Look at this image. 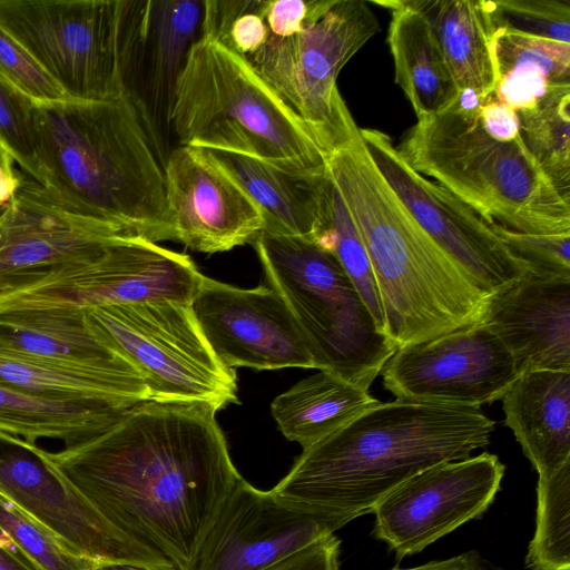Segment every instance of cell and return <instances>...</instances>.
Listing matches in <instances>:
<instances>
[{
    "label": "cell",
    "instance_id": "obj_1",
    "mask_svg": "<svg viewBox=\"0 0 570 570\" xmlns=\"http://www.w3.org/2000/svg\"><path fill=\"white\" fill-rule=\"evenodd\" d=\"M215 414L144 401L91 440L46 454L115 528L188 570L242 479Z\"/></svg>",
    "mask_w": 570,
    "mask_h": 570
},
{
    "label": "cell",
    "instance_id": "obj_2",
    "mask_svg": "<svg viewBox=\"0 0 570 570\" xmlns=\"http://www.w3.org/2000/svg\"><path fill=\"white\" fill-rule=\"evenodd\" d=\"M493 430L480 407L379 402L304 449L272 492L283 505L347 524L420 471L488 446Z\"/></svg>",
    "mask_w": 570,
    "mask_h": 570
},
{
    "label": "cell",
    "instance_id": "obj_3",
    "mask_svg": "<svg viewBox=\"0 0 570 570\" xmlns=\"http://www.w3.org/2000/svg\"><path fill=\"white\" fill-rule=\"evenodd\" d=\"M326 169L365 246L396 348L480 320L488 296L429 236L380 173L348 107Z\"/></svg>",
    "mask_w": 570,
    "mask_h": 570
},
{
    "label": "cell",
    "instance_id": "obj_4",
    "mask_svg": "<svg viewBox=\"0 0 570 570\" xmlns=\"http://www.w3.org/2000/svg\"><path fill=\"white\" fill-rule=\"evenodd\" d=\"M48 187L154 243L175 240L164 156L128 92L35 104Z\"/></svg>",
    "mask_w": 570,
    "mask_h": 570
},
{
    "label": "cell",
    "instance_id": "obj_5",
    "mask_svg": "<svg viewBox=\"0 0 570 570\" xmlns=\"http://www.w3.org/2000/svg\"><path fill=\"white\" fill-rule=\"evenodd\" d=\"M168 121L179 146L240 154L298 175L327 173L306 124L253 65L208 36L188 51Z\"/></svg>",
    "mask_w": 570,
    "mask_h": 570
},
{
    "label": "cell",
    "instance_id": "obj_6",
    "mask_svg": "<svg viewBox=\"0 0 570 570\" xmlns=\"http://www.w3.org/2000/svg\"><path fill=\"white\" fill-rule=\"evenodd\" d=\"M396 147L406 164L431 177L489 223L528 234L570 233V202L524 147L482 127L480 112L453 105L417 119Z\"/></svg>",
    "mask_w": 570,
    "mask_h": 570
},
{
    "label": "cell",
    "instance_id": "obj_7",
    "mask_svg": "<svg viewBox=\"0 0 570 570\" xmlns=\"http://www.w3.org/2000/svg\"><path fill=\"white\" fill-rule=\"evenodd\" d=\"M252 244L267 284L306 338L316 370L368 390L397 348L334 255L311 238L265 230Z\"/></svg>",
    "mask_w": 570,
    "mask_h": 570
},
{
    "label": "cell",
    "instance_id": "obj_8",
    "mask_svg": "<svg viewBox=\"0 0 570 570\" xmlns=\"http://www.w3.org/2000/svg\"><path fill=\"white\" fill-rule=\"evenodd\" d=\"M128 0H0V29L76 100L122 96Z\"/></svg>",
    "mask_w": 570,
    "mask_h": 570
},
{
    "label": "cell",
    "instance_id": "obj_9",
    "mask_svg": "<svg viewBox=\"0 0 570 570\" xmlns=\"http://www.w3.org/2000/svg\"><path fill=\"white\" fill-rule=\"evenodd\" d=\"M87 311L140 373L149 401L204 404L216 412L239 402L235 371L214 353L191 304L148 301Z\"/></svg>",
    "mask_w": 570,
    "mask_h": 570
},
{
    "label": "cell",
    "instance_id": "obj_10",
    "mask_svg": "<svg viewBox=\"0 0 570 570\" xmlns=\"http://www.w3.org/2000/svg\"><path fill=\"white\" fill-rule=\"evenodd\" d=\"M379 31L367 1L314 0L298 32L287 38L267 36L247 61L306 124L325 154L345 104L336 83L338 73Z\"/></svg>",
    "mask_w": 570,
    "mask_h": 570
},
{
    "label": "cell",
    "instance_id": "obj_11",
    "mask_svg": "<svg viewBox=\"0 0 570 570\" xmlns=\"http://www.w3.org/2000/svg\"><path fill=\"white\" fill-rule=\"evenodd\" d=\"M203 277L189 256L127 236L89 259L0 295V308L87 309L148 301L191 304Z\"/></svg>",
    "mask_w": 570,
    "mask_h": 570
},
{
    "label": "cell",
    "instance_id": "obj_12",
    "mask_svg": "<svg viewBox=\"0 0 570 570\" xmlns=\"http://www.w3.org/2000/svg\"><path fill=\"white\" fill-rule=\"evenodd\" d=\"M0 495L56 534L76 554L100 563L176 570L106 520L50 462L46 451L0 431Z\"/></svg>",
    "mask_w": 570,
    "mask_h": 570
},
{
    "label": "cell",
    "instance_id": "obj_13",
    "mask_svg": "<svg viewBox=\"0 0 570 570\" xmlns=\"http://www.w3.org/2000/svg\"><path fill=\"white\" fill-rule=\"evenodd\" d=\"M127 236L134 235L22 174L16 194L0 205V295Z\"/></svg>",
    "mask_w": 570,
    "mask_h": 570
},
{
    "label": "cell",
    "instance_id": "obj_14",
    "mask_svg": "<svg viewBox=\"0 0 570 570\" xmlns=\"http://www.w3.org/2000/svg\"><path fill=\"white\" fill-rule=\"evenodd\" d=\"M361 136L380 173L416 222L488 297L530 272L493 223L412 169L385 132L361 128Z\"/></svg>",
    "mask_w": 570,
    "mask_h": 570
},
{
    "label": "cell",
    "instance_id": "obj_15",
    "mask_svg": "<svg viewBox=\"0 0 570 570\" xmlns=\"http://www.w3.org/2000/svg\"><path fill=\"white\" fill-rule=\"evenodd\" d=\"M504 471L500 459L489 452L426 468L375 504L373 535L397 559L421 552L481 517L494 501Z\"/></svg>",
    "mask_w": 570,
    "mask_h": 570
},
{
    "label": "cell",
    "instance_id": "obj_16",
    "mask_svg": "<svg viewBox=\"0 0 570 570\" xmlns=\"http://www.w3.org/2000/svg\"><path fill=\"white\" fill-rule=\"evenodd\" d=\"M380 375L395 399L480 407L501 400L519 371L508 348L478 321L397 348Z\"/></svg>",
    "mask_w": 570,
    "mask_h": 570
},
{
    "label": "cell",
    "instance_id": "obj_17",
    "mask_svg": "<svg viewBox=\"0 0 570 570\" xmlns=\"http://www.w3.org/2000/svg\"><path fill=\"white\" fill-rule=\"evenodd\" d=\"M191 308L214 353L229 368H316L295 318L268 284L240 288L204 275Z\"/></svg>",
    "mask_w": 570,
    "mask_h": 570
},
{
    "label": "cell",
    "instance_id": "obj_18",
    "mask_svg": "<svg viewBox=\"0 0 570 570\" xmlns=\"http://www.w3.org/2000/svg\"><path fill=\"white\" fill-rule=\"evenodd\" d=\"M345 524L283 505L272 490H258L242 478L188 570H264Z\"/></svg>",
    "mask_w": 570,
    "mask_h": 570
},
{
    "label": "cell",
    "instance_id": "obj_19",
    "mask_svg": "<svg viewBox=\"0 0 570 570\" xmlns=\"http://www.w3.org/2000/svg\"><path fill=\"white\" fill-rule=\"evenodd\" d=\"M164 179L175 242L215 254L252 244L264 229L259 208L207 150L178 145Z\"/></svg>",
    "mask_w": 570,
    "mask_h": 570
},
{
    "label": "cell",
    "instance_id": "obj_20",
    "mask_svg": "<svg viewBox=\"0 0 570 570\" xmlns=\"http://www.w3.org/2000/svg\"><path fill=\"white\" fill-rule=\"evenodd\" d=\"M203 17L202 0L129 1L126 90L160 151V130L169 128L174 88L189 49L200 37Z\"/></svg>",
    "mask_w": 570,
    "mask_h": 570
},
{
    "label": "cell",
    "instance_id": "obj_21",
    "mask_svg": "<svg viewBox=\"0 0 570 570\" xmlns=\"http://www.w3.org/2000/svg\"><path fill=\"white\" fill-rule=\"evenodd\" d=\"M479 322L508 348L519 375L570 372V277L529 272L489 296Z\"/></svg>",
    "mask_w": 570,
    "mask_h": 570
},
{
    "label": "cell",
    "instance_id": "obj_22",
    "mask_svg": "<svg viewBox=\"0 0 570 570\" xmlns=\"http://www.w3.org/2000/svg\"><path fill=\"white\" fill-rule=\"evenodd\" d=\"M0 353L142 379L83 308H0Z\"/></svg>",
    "mask_w": 570,
    "mask_h": 570
},
{
    "label": "cell",
    "instance_id": "obj_23",
    "mask_svg": "<svg viewBox=\"0 0 570 570\" xmlns=\"http://www.w3.org/2000/svg\"><path fill=\"white\" fill-rule=\"evenodd\" d=\"M504 423L546 478L570 461V372L528 371L502 396Z\"/></svg>",
    "mask_w": 570,
    "mask_h": 570
},
{
    "label": "cell",
    "instance_id": "obj_24",
    "mask_svg": "<svg viewBox=\"0 0 570 570\" xmlns=\"http://www.w3.org/2000/svg\"><path fill=\"white\" fill-rule=\"evenodd\" d=\"M370 3L391 10L386 40L394 61L395 82L417 119L449 109L460 91L426 17L409 0Z\"/></svg>",
    "mask_w": 570,
    "mask_h": 570
},
{
    "label": "cell",
    "instance_id": "obj_25",
    "mask_svg": "<svg viewBox=\"0 0 570 570\" xmlns=\"http://www.w3.org/2000/svg\"><path fill=\"white\" fill-rule=\"evenodd\" d=\"M207 151L259 208L264 217L263 230L312 238L320 217L327 173L324 176L298 175L249 156Z\"/></svg>",
    "mask_w": 570,
    "mask_h": 570
},
{
    "label": "cell",
    "instance_id": "obj_26",
    "mask_svg": "<svg viewBox=\"0 0 570 570\" xmlns=\"http://www.w3.org/2000/svg\"><path fill=\"white\" fill-rule=\"evenodd\" d=\"M429 20L459 91L472 90L487 99L495 72L490 41L494 27L491 1L409 0Z\"/></svg>",
    "mask_w": 570,
    "mask_h": 570
},
{
    "label": "cell",
    "instance_id": "obj_27",
    "mask_svg": "<svg viewBox=\"0 0 570 570\" xmlns=\"http://www.w3.org/2000/svg\"><path fill=\"white\" fill-rule=\"evenodd\" d=\"M490 49L492 94L517 112L533 108L552 88L570 86V43L499 28Z\"/></svg>",
    "mask_w": 570,
    "mask_h": 570
},
{
    "label": "cell",
    "instance_id": "obj_28",
    "mask_svg": "<svg viewBox=\"0 0 570 570\" xmlns=\"http://www.w3.org/2000/svg\"><path fill=\"white\" fill-rule=\"evenodd\" d=\"M379 402L368 390L318 371L276 396L271 413L283 435L304 450Z\"/></svg>",
    "mask_w": 570,
    "mask_h": 570
},
{
    "label": "cell",
    "instance_id": "obj_29",
    "mask_svg": "<svg viewBox=\"0 0 570 570\" xmlns=\"http://www.w3.org/2000/svg\"><path fill=\"white\" fill-rule=\"evenodd\" d=\"M0 384L41 399L134 406L149 401L141 377L0 353Z\"/></svg>",
    "mask_w": 570,
    "mask_h": 570
},
{
    "label": "cell",
    "instance_id": "obj_30",
    "mask_svg": "<svg viewBox=\"0 0 570 570\" xmlns=\"http://www.w3.org/2000/svg\"><path fill=\"white\" fill-rule=\"evenodd\" d=\"M130 407L46 400L0 384V431L31 443L41 438L63 441L66 446L83 443L109 429Z\"/></svg>",
    "mask_w": 570,
    "mask_h": 570
},
{
    "label": "cell",
    "instance_id": "obj_31",
    "mask_svg": "<svg viewBox=\"0 0 570 570\" xmlns=\"http://www.w3.org/2000/svg\"><path fill=\"white\" fill-rule=\"evenodd\" d=\"M518 116L524 147L570 202V86L552 88L533 108Z\"/></svg>",
    "mask_w": 570,
    "mask_h": 570
},
{
    "label": "cell",
    "instance_id": "obj_32",
    "mask_svg": "<svg viewBox=\"0 0 570 570\" xmlns=\"http://www.w3.org/2000/svg\"><path fill=\"white\" fill-rule=\"evenodd\" d=\"M311 239L334 255L372 313L379 330L385 334L381 298L365 246L330 177L323 190L320 217Z\"/></svg>",
    "mask_w": 570,
    "mask_h": 570
},
{
    "label": "cell",
    "instance_id": "obj_33",
    "mask_svg": "<svg viewBox=\"0 0 570 570\" xmlns=\"http://www.w3.org/2000/svg\"><path fill=\"white\" fill-rule=\"evenodd\" d=\"M524 561L527 570H570V461L538 479L535 530Z\"/></svg>",
    "mask_w": 570,
    "mask_h": 570
},
{
    "label": "cell",
    "instance_id": "obj_34",
    "mask_svg": "<svg viewBox=\"0 0 570 570\" xmlns=\"http://www.w3.org/2000/svg\"><path fill=\"white\" fill-rule=\"evenodd\" d=\"M0 532L40 570H94L56 534L0 495Z\"/></svg>",
    "mask_w": 570,
    "mask_h": 570
},
{
    "label": "cell",
    "instance_id": "obj_35",
    "mask_svg": "<svg viewBox=\"0 0 570 570\" xmlns=\"http://www.w3.org/2000/svg\"><path fill=\"white\" fill-rule=\"evenodd\" d=\"M0 147L28 177L48 187L35 117V102L0 77Z\"/></svg>",
    "mask_w": 570,
    "mask_h": 570
},
{
    "label": "cell",
    "instance_id": "obj_36",
    "mask_svg": "<svg viewBox=\"0 0 570 570\" xmlns=\"http://www.w3.org/2000/svg\"><path fill=\"white\" fill-rule=\"evenodd\" d=\"M495 29L570 43V3L561 0L491 1Z\"/></svg>",
    "mask_w": 570,
    "mask_h": 570
},
{
    "label": "cell",
    "instance_id": "obj_37",
    "mask_svg": "<svg viewBox=\"0 0 570 570\" xmlns=\"http://www.w3.org/2000/svg\"><path fill=\"white\" fill-rule=\"evenodd\" d=\"M494 230L534 275L570 277V233L528 234L493 223Z\"/></svg>",
    "mask_w": 570,
    "mask_h": 570
},
{
    "label": "cell",
    "instance_id": "obj_38",
    "mask_svg": "<svg viewBox=\"0 0 570 570\" xmlns=\"http://www.w3.org/2000/svg\"><path fill=\"white\" fill-rule=\"evenodd\" d=\"M0 77L35 104L71 99L47 71L0 29Z\"/></svg>",
    "mask_w": 570,
    "mask_h": 570
},
{
    "label": "cell",
    "instance_id": "obj_39",
    "mask_svg": "<svg viewBox=\"0 0 570 570\" xmlns=\"http://www.w3.org/2000/svg\"><path fill=\"white\" fill-rule=\"evenodd\" d=\"M314 0H262V14L267 36L287 38L298 32L307 21Z\"/></svg>",
    "mask_w": 570,
    "mask_h": 570
},
{
    "label": "cell",
    "instance_id": "obj_40",
    "mask_svg": "<svg viewBox=\"0 0 570 570\" xmlns=\"http://www.w3.org/2000/svg\"><path fill=\"white\" fill-rule=\"evenodd\" d=\"M337 537L330 534L297 550L264 570H340Z\"/></svg>",
    "mask_w": 570,
    "mask_h": 570
},
{
    "label": "cell",
    "instance_id": "obj_41",
    "mask_svg": "<svg viewBox=\"0 0 570 570\" xmlns=\"http://www.w3.org/2000/svg\"><path fill=\"white\" fill-rule=\"evenodd\" d=\"M480 121L494 139L508 141L520 136V121L515 110L499 101L493 94L481 106Z\"/></svg>",
    "mask_w": 570,
    "mask_h": 570
},
{
    "label": "cell",
    "instance_id": "obj_42",
    "mask_svg": "<svg viewBox=\"0 0 570 570\" xmlns=\"http://www.w3.org/2000/svg\"><path fill=\"white\" fill-rule=\"evenodd\" d=\"M391 570H500L491 566L476 551H468L443 560H434L413 568Z\"/></svg>",
    "mask_w": 570,
    "mask_h": 570
},
{
    "label": "cell",
    "instance_id": "obj_43",
    "mask_svg": "<svg viewBox=\"0 0 570 570\" xmlns=\"http://www.w3.org/2000/svg\"><path fill=\"white\" fill-rule=\"evenodd\" d=\"M11 157L0 159V205L7 203L16 194L21 181V173L13 166Z\"/></svg>",
    "mask_w": 570,
    "mask_h": 570
},
{
    "label": "cell",
    "instance_id": "obj_44",
    "mask_svg": "<svg viewBox=\"0 0 570 570\" xmlns=\"http://www.w3.org/2000/svg\"><path fill=\"white\" fill-rule=\"evenodd\" d=\"M0 570H40L10 542L0 539Z\"/></svg>",
    "mask_w": 570,
    "mask_h": 570
},
{
    "label": "cell",
    "instance_id": "obj_45",
    "mask_svg": "<svg viewBox=\"0 0 570 570\" xmlns=\"http://www.w3.org/2000/svg\"><path fill=\"white\" fill-rule=\"evenodd\" d=\"M94 570H149L147 568L130 563H100Z\"/></svg>",
    "mask_w": 570,
    "mask_h": 570
},
{
    "label": "cell",
    "instance_id": "obj_46",
    "mask_svg": "<svg viewBox=\"0 0 570 570\" xmlns=\"http://www.w3.org/2000/svg\"><path fill=\"white\" fill-rule=\"evenodd\" d=\"M4 157H11L3 148L0 147V159Z\"/></svg>",
    "mask_w": 570,
    "mask_h": 570
}]
</instances>
